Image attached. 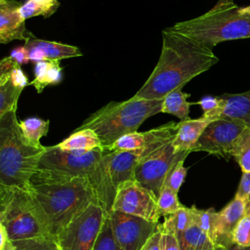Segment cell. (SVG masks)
I'll return each instance as SVG.
<instances>
[{
    "mask_svg": "<svg viewBox=\"0 0 250 250\" xmlns=\"http://www.w3.org/2000/svg\"><path fill=\"white\" fill-rule=\"evenodd\" d=\"M218 62L213 50L165 28L162 31L159 60L134 96L163 100L167 94L182 89L192 78L207 71Z\"/></svg>",
    "mask_w": 250,
    "mask_h": 250,
    "instance_id": "6da1fadb",
    "label": "cell"
},
{
    "mask_svg": "<svg viewBox=\"0 0 250 250\" xmlns=\"http://www.w3.org/2000/svg\"><path fill=\"white\" fill-rule=\"evenodd\" d=\"M29 192L36 201L48 232L59 234L91 203H99L91 183L83 178L50 177L36 173Z\"/></svg>",
    "mask_w": 250,
    "mask_h": 250,
    "instance_id": "7a4b0ae2",
    "label": "cell"
},
{
    "mask_svg": "<svg viewBox=\"0 0 250 250\" xmlns=\"http://www.w3.org/2000/svg\"><path fill=\"white\" fill-rule=\"evenodd\" d=\"M45 150V146H34L24 138L17 109L0 116V186L29 190Z\"/></svg>",
    "mask_w": 250,
    "mask_h": 250,
    "instance_id": "3957f363",
    "label": "cell"
},
{
    "mask_svg": "<svg viewBox=\"0 0 250 250\" xmlns=\"http://www.w3.org/2000/svg\"><path fill=\"white\" fill-rule=\"evenodd\" d=\"M162 102L136 96L123 102H111L92 113L76 130H94L106 151L121 136L137 132L146 119L160 113Z\"/></svg>",
    "mask_w": 250,
    "mask_h": 250,
    "instance_id": "277c9868",
    "label": "cell"
},
{
    "mask_svg": "<svg viewBox=\"0 0 250 250\" xmlns=\"http://www.w3.org/2000/svg\"><path fill=\"white\" fill-rule=\"evenodd\" d=\"M235 4L211 9L205 14L167 27L199 45L213 50L219 43L250 38V15Z\"/></svg>",
    "mask_w": 250,
    "mask_h": 250,
    "instance_id": "5b68a950",
    "label": "cell"
},
{
    "mask_svg": "<svg viewBox=\"0 0 250 250\" xmlns=\"http://www.w3.org/2000/svg\"><path fill=\"white\" fill-rule=\"evenodd\" d=\"M0 224L13 241L50 235L29 190L16 187L0 186Z\"/></svg>",
    "mask_w": 250,
    "mask_h": 250,
    "instance_id": "8992f818",
    "label": "cell"
},
{
    "mask_svg": "<svg viewBox=\"0 0 250 250\" xmlns=\"http://www.w3.org/2000/svg\"><path fill=\"white\" fill-rule=\"evenodd\" d=\"M107 212L99 203H91L59 234L60 250H94Z\"/></svg>",
    "mask_w": 250,
    "mask_h": 250,
    "instance_id": "52a82bcc",
    "label": "cell"
},
{
    "mask_svg": "<svg viewBox=\"0 0 250 250\" xmlns=\"http://www.w3.org/2000/svg\"><path fill=\"white\" fill-rule=\"evenodd\" d=\"M173 139L164 142L146 154L135 169V181L150 190L156 198L170 168L179 160L186 159L190 153L188 151L176 152L172 146Z\"/></svg>",
    "mask_w": 250,
    "mask_h": 250,
    "instance_id": "ba28073f",
    "label": "cell"
},
{
    "mask_svg": "<svg viewBox=\"0 0 250 250\" xmlns=\"http://www.w3.org/2000/svg\"><path fill=\"white\" fill-rule=\"evenodd\" d=\"M111 210L141 217L153 223H158L161 217L155 195L135 180L125 182L117 188Z\"/></svg>",
    "mask_w": 250,
    "mask_h": 250,
    "instance_id": "9c48e42d",
    "label": "cell"
},
{
    "mask_svg": "<svg viewBox=\"0 0 250 250\" xmlns=\"http://www.w3.org/2000/svg\"><path fill=\"white\" fill-rule=\"evenodd\" d=\"M246 125L233 119H216L212 121L192 151H204L229 160L232 157L235 143Z\"/></svg>",
    "mask_w": 250,
    "mask_h": 250,
    "instance_id": "30bf717a",
    "label": "cell"
},
{
    "mask_svg": "<svg viewBox=\"0 0 250 250\" xmlns=\"http://www.w3.org/2000/svg\"><path fill=\"white\" fill-rule=\"evenodd\" d=\"M107 216L113 235L123 250H141L160 227L158 223L119 211L111 210Z\"/></svg>",
    "mask_w": 250,
    "mask_h": 250,
    "instance_id": "8fae6325",
    "label": "cell"
},
{
    "mask_svg": "<svg viewBox=\"0 0 250 250\" xmlns=\"http://www.w3.org/2000/svg\"><path fill=\"white\" fill-rule=\"evenodd\" d=\"M21 4L16 0H0V43L13 40L27 41L34 37L25 27V21L20 13Z\"/></svg>",
    "mask_w": 250,
    "mask_h": 250,
    "instance_id": "7c38bea8",
    "label": "cell"
},
{
    "mask_svg": "<svg viewBox=\"0 0 250 250\" xmlns=\"http://www.w3.org/2000/svg\"><path fill=\"white\" fill-rule=\"evenodd\" d=\"M247 212L245 201L236 195L220 212H217L214 245L221 244L228 248L233 245L231 242L232 231Z\"/></svg>",
    "mask_w": 250,
    "mask_h": 250,
    "instance_id": "4fadbf2b",
    "label": "cell"
},
{
    "mask_svg": "<svg viewBox=\"0 0 250 250\" xmlns=\"http://www.w3.org/2000/svg\"><path fill=\"white\" fill-rule=\"evenodd\" d=\"M212 120L199 117L196 119H188L178 123L177 132L172 140V146L176 152H192L199 138Z\"/></svg>",
    "mask_w": 250,
    "mask_h": 250,
    "instance_id": "5bb4252c",
    "label": "cell"
},
{
    "mask_svg": "<svg viewBox=\"0 0 250 250\" xmlns=\"http://www.w3.org/2000/svg\"><path fill=\"white\" fill-rule=\"evenodd\" d=\"M222 110L219 119H233L250 126V90L238 94H224L220 96Z\"/></svg>",
    "mask_w": 250,
    "mask_h": 250,
    "instance_id": "9a60e30c",
    "label": "cell"
},
{
    "mask_svg": "<svg viewBox=\"0 0 250 250\" xmlns=\"http://www.w3.org/2000/svg\"><path fill=\"white\" fill-rule=\"evenodd\" d=\"M27 48H36L44 56V61H61L75 57H81V51L72 45H67L55 41L37 39L35 37L27 40L24 44Z\"/></svg>",
    "mask_w": 250,
    "mask_h": 250,
    "instance_id": "2e32d148",
    "label": "cell"
},
{
    "mask_svg": "<svg viewBox=\"0 0 250 250\" xmlns=\"http://www.w3.org/2000/svg\"><path fill=\"white\" fill-rule=\"evenodd\" d=\"M58 146L63 150L76 153H85L97 148H103L99 136L89 128L75 130L70 136L59 143Z\"/></svg>",
    "mask_w": 250,
    "mask_h": 250,
    "instance_id": "e0dca14e",
    "label": "cell"
},
{
    "mask_svg": "<svg viewBox=\"0 0 250 250\" xmlns=\"http://www.w3.org/2000/svg\"><path fill=\"white\" fill-rule=\"evenodd\" d=\"M190 94L184 93L182 89H176L167 94L162 102L161 112L172 114L181 121L189 119V107L192 103L188 102Z\"/></svg>",
    "mask_w": 250,
    "mask_h": 250,
    "instance_id": "ac0fdd59",
    "label": "cell"
},
{
    "mask_svg": "<svg viewBox=\"0 0 250 250\" xmlns=\"http://www.w3.org/2000/svg\"><path fill=\"white\" fill-rule=\"evenodd\" d=\"M151 137V131L132 132L121 136L106 151H127L137 150L145 147Z\"/></svg>",
    "mask_w": 250,
    "mask_h": 250,
    "instance_id": "d6986e66",
    "label": "cell"
},
{
    "mask_svg": "<svg viewBox=\"0 0 250 250\" xmlns=\"http://www.w3.org/2000/svg\"><path fill=\"white\" fill-rule=\"evenodd\" d=\"M192 224L193 218L190 207L183 206L176 213L165 217L164 222L161 224V228L174 232L179 238Z\"/></svg>",
    "mask_w": 250,
    "mask_h": 250,
    "instance_id": "ffe728a7",
    "label": "cell"
},
{
    "mask_svg": "<svg viewBox=\"0 0 250 250\" xmlns=\"http://www.w3.org/2000/svg\"><path fill=\"white\" fill-rule=\"evenodd\" d=\"M59 6L58 0H27L21 4L20 13L24 21L37 16L48 18L58 10Z\"/></svg>",
    "mask_w": 250,
    "mask_h": 250,
    "instance_id": "44dd1931",
    "label": "cell"
},
{
    "mask_svg": "<svg viewBox=\"0 0 250 250\" xmlns=\"http://www.w3.org/2000/svg\"><path fill=\"white\" fill-rule=\"evenodd\" d=\"M49 124V120L37 117H30L20 121V127L24 138L34 146H41L40 140L48 134Z\"/></svg>",
    "mask_w": 250,
    "mask_h": 250,
    "instance_id": "7402d4cb",
    "label": "cell"
},
{
    "mask_svg": "<svg viewBox=\"0 0 250 250\" xmlns=\"http://www.w3.org/2000/svg\"><path fill=\"white\" fill-rule=\"evenodd\" d=\"M178 239L181 250H204L210 242L207 234L195 224H192Z\"/></svg>",
    "mask_w": 250,
    "mask_h": 250,
    "instance_id": "603a6c76",
    "label": "cell"
},
{
    "mask_svg": "<svg viewBox=\"0 0 250 250\" xmlns=\"http://www.w3.org/2000/svg\"><path fill=\"white\" fill-rule=\"evenodd\" d=\"M190 209L192 212L193 224H195L201 230H203L207 234L210 241L214 244L217 212L213 208L201 210L195 206H191Z\"/></svg>",
    "mask_w": 250,
    "mask_h": 250,
    "instance_id": "cb8c5ba5",
    "label": "cell"
},
{
    "mask_svg": "<svg viewBox=\"0 0 250 250\" xmlns=\"http://www.w3.org/2000/svg\"><path fill=\"white\" fill-rule=\"evenodd\" d=\"M232 157L235 159L242 172H250V126H246L238 137Z\"/></svg>",
    "mask_w": 250,
    "mask_h": 250,
    "instance_id": "d4e9b609",
    "label": "cell"
},
{
    "mask_svg": "<svg viewBox=\"0 0 250 250\" xmlns=\"http://www.w3.org/2000/svg\"><path fill=\"white\" fill-rule=\"evenodd\" d=\"M22 89L15 86L11 79L0 84V116L6 112L17 109L18 100Z\"/></svg>",
    "mask_w": 250,
    "mask_h": 250,
    "instance_id": "484cf974",
    "label": "cell"
},
{
    "mask_svg": "<svg viewBox=\"0 0 250 250\" xmlns=\"http://www.w3.org/2000/svg\"><path fill=\"white\" fill-rule=\"evenodd\" d=\"M157 206L161 217H168L176 213L184 205L180 203L177 192L170 189L169 188L162 187L157 197Z\"/></svg>",
    "mask_w": 250,
    "mask_h": 250,
    "instance_id": "4316f807",
    "label": "cell"
},
{
    "mask_svg": "<svg viewBox=\"0 0 250 250\" xmlns=\"http://www.w3.org/2000/svg\"><path fill=\"white\" fill-rule=\"evenodd\" d=\"M16 250H58L57 240L53 236H39L14 241Z\"/></svg>",
    "mask_w": 250,
    "mask_h": 250,
    "instance_id": "83f0119b",
    "label": "cell"
},
{
    "mask_svg": "<svg viewBox=\"0 0 250 250\" xmlns=\"http://www.w3.org/2000/svg\"><path fill=\"white\" fill-rule=\"evenodd\" d=\"M184 162H185V159H182L176 162L170 168L163 183V187L169 188L170 189L174 190L177 193L179 192L180 188L182 187L188 173V169L185 167Z\"/></svg>",
    "mask_w": 250,
    "mask_h": 250,
    "instance_id": "f1b7e54d",
    "label": "cell"
},
{
    "mask_svg": "<svg viewBox=\"0 0 250 250\" xmlns=\"http://www.w3.org/2000/svg\"><path fill=\"white\" fill-rule=\"evenodd\" d=\"M94 250H123L113 235L108 216L104 220Z\"/></svg>",
    "mask_w": 250,
    "mask_h": 250,
    "instance_id": "f546056e",
    "label": "cell"
},
{
    "mask_svg": "<svg viewBox=\"0 0 250 250\" xmlns=\"http://www.w3.org/2000/svg\"><path fill=\"white\" fill-rule=\"evenodd\" d=\"M193 104H197L200 105L203 111L202 117L208 118L212 121L219 119V116L222 110V101L220 96H217V97L206 96L201 98L197 103H193Z\"/></svg>",
    "mask_w": 250,
    "mask_h": 250,
    "instance_id": "4dcf8cb0",
    "label": "cell"
},
{
    "mask_svg": "<svg viewBox=\"0 0 250 250\" xmlns=\"http://www.w3.org/2000/svg\"><path fill=\"white\" fill-rule=\"evenodd\" d=\"M231 242L242 247L250 246V214H246L236 225L231 234Z\"/></svg>",
    "mask_w": 250,
    "mask_h": 250,
    "instance_id": "1f68e13d",
    "label": "cell"
},
{
    "mask_svg": "<svg viewBox=\"0 0 250 250\" xmlns=\"http://www.w3.org/2000/svg\"><path fill=\"white\" fill-rule=\"evenodd\" d=\"M49 67V62L43 61L35 63L34 67V79L29 82V85H32L37 93H41L46 86H48L47 81V70Z\"/></svg>",
    "mask_w": 250,
    "mask_h": 250,
    "instance_id": "d6a6232c",
    "label": "cell"
},
{
    "mask_svg": "<svg viewBox=\"0 0 250 250\" xmlns=\"http://www.w3.org/2000/svg\"><path fill=\"white\" fill-rule=\"evenodd\" d=\"M235 195L245 201L247 205V210L249 212L250 211V172H242V176H241Z\"/></svg>",
    "mask_w": 250,
    "mask_h": 250,
    "instance_id": "836d02e7",
    "label": "cell"
},
{
    "mask_svg": "<svg viewBox=\"0 0 250 250\" xmlns=\"http://www.w3.org/2000/svg\"><path fill=\"white\" fill-rule=\"evenodd\" d=\"M18 67H21V64L11 56L3 58L0 62V84L10 79L12 71Z\"/></svg>",
    "mask_w": 250,
    "mask_h": 250,
    "instance_id": "e575fe53",
    "label": "cell"
},
{
    "mask_svg": "<svg viewBox=\"0 0 250 250\" xmlns=\"http://www.w3.org/2000/svg\"><path fill=\"white\" fill-rule=\"evenodd\" d=\"M162 238H161V250H181L180 243L177 235L167 229L161 228Z\"/></svg>",
    "mask_w": 250,
    "mask_h": 250,
    "instance_id": "d590c367",
    "label": "cell"
},
{
    "mask_svg": "<svg viewBox=\"0 0 250 250\" xmlns=\"http://www.w3.org/2000/svg\"><path fill=\"white\" fill-rule=\"evenodd\" d=\"M47 81L48 85L58 84L62 81V67L60 61L49 62V67L47 70Z\"/></svg>",
    "mask_w": 250,
    "mask_h": 250,
    "instance_id": "8d00e7d4",
    "label": "cell"
},
{
    "mask_svg": "<svg viewBox=\"0 0 250 250\" xmlns=\"http://www.w3.org/2000/svg\"><path fill=\"white\" fill-rule=\"evenodd\" d=\"M11 81L13 82V84L21 89H24L27 85H29L28 79L26 77V75L24 74V72L21 70V67H18L16 69H14L11 73L10 76Z\"/></svg>",
    "mask_w": 250,
    "mask_h": 250,
    "instance_id": "74e56055",
    "label": "cell"
},
{
    "mask_svg": "<svg viewBox=\"0 0 250 250\" xmlns=\"http://www.w3.org/2000/svg\"><path fill=\"white\" fill-rule=\"evenodd\" d=\"M161 238L162 231L159 227V229L148 238L141 250H161Z\"/></svg>",
    "mask_w": 250,
    "mask_h": 250,
    "instance_id": "f35d334b",
    "label": "cell"
},
{
    "mask_svg": "<svg viewBox=\"0 0 250 250\" xmlns=\"http://www.w3.org/2000/svg\"><path fill=\"white\" fill-rule=\"evenodd\" d=\"M0 250H16L15 242L10 238L7 229L0 224Z\"/></svg>",
    "mask_w": 250,
    "mask_h": 250,
    "instance_id": "ab89813d",
    "label": "cell"
},
{
    "mask_svg": "<svg viewBox=\"0 0 250 250\" xmlns=\"http://www.w3.org/2000/svg\"><path fill=\"white\" fill-rule=\"evenodd\" d=\"M13 59H15L21 65L23 63H26L29 61V56H28V51L27 49L23 46L17 47L14 49L10 55Z\"/></svg>",
    "mask_w": 250,
    "mask_h": 250,
    "instance_id": "60d3db41",
    "label": "cell"
},
{
    "mask_svg": "<svg viewBox=\"0 0 250 250\" xmlns=\"http://www.w3.org/2000/svg\"><path fill=\"white\" fill-rule=\"evenodd\" d=\"M231 4H234V0H218V2L215 4V6L212 9H220Z\"/></svg>",
    "mask_w": 250,
    "mask_h": 250,
    "instance_id": "b9f144b4",
    "label": "cell"
},
{
    "mask_svg": "<svg viewBox=\"0 0 250 250\" xmlns=\"http://www.w3.org/2000/svg\"><path fill=\"white\" fill-rule=\"evenodd\" d=\"M229 250H250V246H248V247H242V246H238V245L233 244V245H231V246L229 248Z\"/></svg>",
    "mask_w": 250,
    "mask_h": 250,
    "instance_id": "7bdbcfd3",
    "label": "cell"
},
{
    "mask_svg": "<svg viewBox=\"0 0 250 250\" xmlns=\"http://www.w3.org/2000/svg\"><path fill=\"white\" fill-rule=\"evenodd\" d=\"M241 13L242 14H246V15H250V5L246 6V7H241Z\"/></svg>",
    "mask_w": 250,
    "mask_h": 250,
    "instance_id": "ee69618b",
    "label": "cell"
},
{
    "mask_svg": "<svg viewBox=\"0 0 250 250\" xmlns=\"http://www.w3.org/2000/svg\"><path fill=\"white\" fill-rule=\"evenodd\" d=\"M215 250H229V248L221 244H215Z\"/></svg>",
    "mask_w": 250,
    "mask_h": 250,
    "instance_id": "f6af8a7d",
    "label": "cell"
},
{
    "mask_svg": "<svg viewBox=\"0 0 250 250\" xmlns=\"http://www.w3.org/2000/svg\"><path fill=\"white\" fill-rule=\"evenodd\" d=\"M204 250H215V245L210 241Z\"/></svg>",
    "mask_w": 250,
    "mask_h": 250,
    "instance_id": "bcb514c9",
    "label": "cell"
},
{
    "mask_svg": "<svg viewBox=\"0 0 250 250\" xmlns=\"http://www.w3.org/2000/svg\"><path fill=\"white\" fill-rule=\"evenodd\" d=\"M247 214H250V211H249V212H248V213H247Z\"/></svg>",
    "mask_w": 250,
    "mask_h": 250,
    "instance_id": "7dc6e473",
    "label": "cell"
},
{
    "mask_svg": "<svg viewBox=\"0 0 250 250\" xmlns=\"http://www.w3.org/2000/svg\"><path fill=\"white\" fill-rule=\"evenodd\" d=\"M58 250H60V249H58Z\"/></svg>",
    "mask_w": 250,
    "mask_h": 250,
    "instance_id": "c3c4849f",
    "label": "cell"
}]
</instances>
